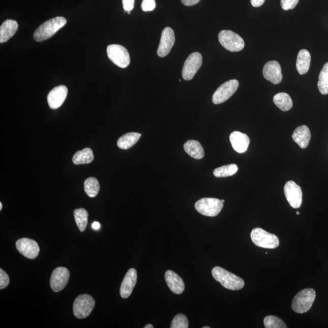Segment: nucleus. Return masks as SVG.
<instances>
[{
	"label": "nucleus",
	"mask_w": 328,
	"mask_h": 328,
	"mask_svg": "<svg viewBox=\"0 0 328 328\" xmlns=\"http://www.w3.org/2000/svg\"><path fill=\"white\" fill-rule=\"evenodd\" d=\"M273 101L281 110L287 111L292 108L293 102L291 98L285 93H280L275 95Z\"/></svg>",
	"instance_id": "obj_25"
},
{
	"label": "nucleus",
	"mask_w": 328,
	"mask_h": 328,
	"mask_svg": "<svg viewBox=\"0 0 328 328\" xmlns=\"http://www.w3.org/2000/svg\"><path fill=\"white\" fill-rule=\"evenodd\" d=\"M284 195L287 201L293 208H299L302 204L301 187L292 181L287 182L284 187Z\"/></svg>",
	"instance_id": "obj_11"
},
{
	"label": "nucleus",
	"mask_w": 328,
	"mask_h": 328,
	"mask_svg": "<svg viewBox=\"0 0 328 328\" xmlns=\"http://www.w3.org/2000/svg\"><path fill=\"white\" fill-rule=\"evenodd\" d=\"M17 22L12 20H7L3 22L0 27V43L7 42L15 35L18 29Z\"/></svg>",
	"instance_id": "obj_21"
},
{
	"label": "nucleus",
	"mask_w": 328,
	"mask_h": 328,
	"mask_svg": "<svg viewBox=\"0 0 328 328\" xmlns=\"http://www.w3.org/2000/svg\"><path fill=\"white\" fill-rule=\"evenodd\" d=\"M141 8L144 12H150L154 10L156 8L155 0H143Z\"/></svg>",
	"instance_id": "obj_34"
},
{
	"label": "nucleus",
	"mask_w": 328,
	"mask_h": 328,
	"mask_svg": "<svg viewBox=\"0 0 328 328\" xmlns=\"http://www.w3.org/2000/svg\"><path fill=\"white\" fill-rule=\"evenodd\" d=\"M311 61V54L308 50L302 49L299 51L296 67L300 74L304 75L308 73L310 67Z\"/></svg>",
	"instance_id": "obj_22"
},
{
	"label": "nucleus",
	"mask_w": 328,
	"mask_h": 328,
	"mask_svg": "<svg viewBox=\"0 0 328 328\" xmlns=\"http://www.w3.org/2000/svg\"><path fill=\"white\" fill-rule=\"evenodd\" d=\"M296 215H300V212H296Z\"/></svg>",
	"instance_id": "obj_43"
},
{
	"label": "nucleus",
	"mask_w": 328,
	"mask_h": 328,
	"mask_svg": "<svg viewBox=\"0 0 328 328\" xmlns=\"http://www.w3.org/2000/svg\"><path fill=\"white\" fill-rule=\"evenodd\" d=\"M265 0H251V4L254 7L258 8L264 4Z\"/></svg>",
	"instance_id": "obj_38"
},
{
	"label": "nucleus",
	"mask_w": 328,
	"mask_h": 328,
	"mask_svg": "<svg viewBox=\"0 0 328 328\" xmlns=\"http://www.w3.org/2000/svg\"><path fill=\"white\" fill-rule=\"evenodd\" d=\"M84 189L87 196L90 198H95L98 195L100 190V184L95 177H88L84 183Z\"/></svg>",
	"instance_id": "obj_28"
},
{
	"label": "nucleus",
	"mask_w": 328,
	"mask_h": 328,
	"mask_svg": "<svg viewBox=\"0 0 328 328\" xmlns=\"http://www.w3.org/2000/svg\"><path fill=\"white\" fill-rule=\"evenodd\" d=\"M202 64V55L195 52L190 54L184 63L183 69V77L185 80H191L198 73Z\"/></svg>",
	"instance_id": "obj_10"
},
{
	"label": "nucleus",
	"mask_w": 328,
	"mask_h": 328,
	"mask_svg": "<svg viewBox=\"0 0 328 328\" xmlns=\"http://www.w3.org/2000/svg\"><path fill=\"white\" fill-rule=\"evenodd\" d=\"M221 201H222V202H223V203L225 202V201H224V199H222V200H221Z\"/></svg>",
	"instance_id": "obj_44"
},
{
	"label": "nucleus",
	"mask_w": 328,
	"mask_h": 328,
	"mask_svg": "<svg viewBox=\"0 0 328 328\" xmlns=\"http://www.w3.org/2000/svg\"><path fill=\"white\" fill-rule=\"evenodd\" d=\"M2 208H3V204H2V202H0V211H2Z\"/></svg>",
	"instance_id": "obj_41"
},
{
	"label": "nucleus",
	"mask_w": 328,
	"mask_h": 328,
	"mask_svg": "<svg viewBox=\"0 0 328 328\" xmlns=\"http://www.w3.org/2000/svg\"><path fill=\"white\" fill-rule=\"evenodd\" d=\"M92 227L94 229L98 230L101 228V224H100L99 222H94L92 224Z\"/></svg>",
	"instance_id": "obj_39"
},
{
	"label": "nucleus",
	"mask_w": 328,
	"mask_h": 328,
	"mask_svg": "<svg viewBox=\"0 0 328 328\" xmlns=\"http://www.w3.org/2000/svg\"><path fill=\"white\" fill-rule=\"evenodd\" d=\"M165 279L170 289L176 294H181L185 289V284L181 277L172 271H167L165 274Z\"/></svg>",
	"instance_id": "obj_19"
},
{
	"label": "nucleus",
	"mask_w": 328,
	"mask_h": 328,
	"mask_svg": "<svg viewBox=\"0 0 328 328\" xmlns=\"http://www.w3.org/2000/svg\"><path fill=\"white\" fill-rule=\"evenodd\" d=\"M16 248L21 254L29 259H35L39 254L40 248L36 241L23 238L16 242Z\"/></svg>",
	"instance_id": "obj_13"
},
{
	"label": "nucleus",
	"mask_w": 328,
	"mask_h": 328,
	"mask_svg": "<svg viewBox=\"0 0 328 328\" xmlns=\"http://www.w3.org/2000/svg\"><path fill=\"white\" fill-rule=\"evenodd\" d=\"M264 325L265 328H286V324L280 318L274 315H268L264 319Z\"/></svg>",
	"instance_id": "obj_31"
},
{
	"label": "nucleus",
	"mask_w": 328,
	"mask_h": 328,
	"mask_svg": "<svg viewBox=\"0 0 328 328\" xmlns=\"http://www.w3.org/2000/svg\"><path fill=\"white\" fill-rule=\"evenodd\" d=\"M175 42L174 33L171 27H165L162 31L160 43L158 49V55L160 57L167 56L172 49Z\"/></svg>",
	"instance_id": "obj_14"
},
{
	"label": "nucleus",
	"mask_w": 328,
	"mask_h": 328,
	"mask_svg": "<svg viewBox=\"0 0 328 328\" xmlns=\"http://www.w3.org/2000/svg\"><path fill=\"white\" fill-rule=\"evenodd\" d=\"M299 0H281V6L283 10L288 11L297 5Z\"/></svg>",
	"instance_id": "obj_33"
},
{
	"label": "nucleus",
	"mask_w": 328,
	"mask_h": 328,
	"mask_svg": "<svg viewBox=\"0 0 328 328\" xmlns=\"http://www.w3.org/2000/svg\"><path fill=\"white\" fill-rule=\"evenodd\" d=\"M211 327L209 326H204L203 328H210Z\"/></svg>",
	"instance_id": "obj_42"
},
{
	"label": "nucleus",
	"mask_w": 328,
	"mask_h": 328,
	"mask_svg": "<svg viewBox=\"0 0 328 328\" xmlns=\"http://www.w3.org/2000/svg\"><path fill=\"white\" fill-rule=\"evenodd\" d=\"M171 328H188L189 321L186 315L182 314H177L171 322Z\"/></svg>",
	"instance_id": "obj_32"
},
{
	"label": "nucleus",
	"mask_w": 328,
	"mask_h": 328,
	"mask_svg": "<svg viewBox=\"0 0 328 328\" xmlns=\"http://www.w3.org/2000/svg\"><path fill=\"white\" fill-rule=\"evenodd\" d=\"M70 273L67 268L59 267L53 271L50 279V285L53 291L58 292L63 290L69 282Z\"/></svg>",
	"instance_id": "obj_12"
},
{
	"label": "nucleus",
	"mask_w": 328,
	"mask_h": 328,
	"mask_svg": "<svg viewBox=\"0 0 328 328\" xmlns=\"http://www.w3.org/2000/svg\"><path fill=\"white\" fill-rule=\"evenodd\" d=\"M67 20L63 17H57L45 22L37 28L34 34V39L40 42L54 35L59 29L67 24Z\"/></svg>",
	"instance_id": "obj_2"
},
{
	"label": "nucleus",
	"mask_w": 328,
	"mask_h": 328,
	"mask_svg": "<svg viewBox=\"0 0 328 328\" xmlns=\"http://www.w3.org/2000/svg\"><path fill=\"white\" fill-rule=\"evenodd\" d=\"M108 57L112 63L122 68H126L130 64L129 51L125 47L120 45H110L107 47Z\"/></svg>",
	"instance_id": "obj_8"
},
{
	"label": "nucleus",
	"mask_w": 328,
	"mask_h": 328,
	"mask_svg": "<svg viewBox=\"0 0 328 328\" xmlns=\"http://www.w3.org/2000/svg\"><path fill=\"white\" fill-rule=\"evenodd\" d=\"M74 216L79 230L80 232H84L87 226L88 213L85 208H77L74 212Z\"/></svg>",
	"instance_id": "obj_27"
},
{
	"label": "nucleus",
	"mask_w": 328,
	"mask_h": 328,
	"mask_svg": "<svg viewBox=\"0 0 328 328\" xmlns=\"http://www.w3.org/2000/svg\"><path fill=\"white\" fill-rule=\"evenodd\" d=\"M68 90L67 87L60 85L54 87L48 95V103L49 107L53 109L61 107L67 99Z\"/></svg>",
	"instance_id": "obj_16"
},
{
	"label": "nucleus",
	"mask_w": 328,
	"mask_h": 328,
	"mask_svg": "<svg viewBox=\"0 0 328 328\" xmlns=\"http://www.w3.org/2000/svg\"><path fill=\"white\" fill-rule=\"evenodd\" d=\"M223 208V202L217 198H204L197 201L195 208L204 216L214 217L220 213Z\"/></svg>",
	"instance_id": "obj_6"
},
{
	"label": "nucleus",
	"mask_w": 328,
	"mask_h": 328,
	"mask_svg": "<svg viewBox=\"0 0 328 328\" xmlns=\"http://www.w3.org/2000/svg\"><path fill=\"white\" fill-rule=\"evenodd\" d=\"M316 292L312 288H306L296 293L292 303V310L299 314L306 313L312 308Z\"/></svg>",
	"instance_id": "obj_3"
},
{
	"label": "nucleus",
	"mask_w": 328,
	"mask_h": 328,
	"mask_svg": "<svg viewBox=\"0 0 328 328\" xmlns=\"http://www.w3.org/2000/svg\"><path fill=\"white\" fill-rule=\"evenodd\" d=\"M200 2V0H181V3H183L184 5L187 6H191L198 4Z\"/></svg>",
	"instance_id": "obj_37"
},
{
	"label": "nucleus",
	"mask_w": 328,
	"mask_h": 328,
	"mask_svg": "<svg viewBox=\"0 0 328 328\" xmlns=\"http://www.w3.org/2000/svg\"><path fill=\"white\" fill-rule=\"evenodd\" d=\"M238 86V81L235 79L230 80L223 83L214 94L212 98L214 104H221L227 101L236 92Z\"/></svg>",
	"instance_id": "obj_9"
},
{
	"label": "nucleus",
	"mask_w": 328,
	"mask_h": 328,
	"mask_svg": "<svg viewBox=\"0 0 328 328\" xmlns=\"http://www.w3.org/2000/svg\"><path fill=\"white\" fill-rule=\"evenodd\" d=\"M252 242L260 248L276 249L279 246L280 242L274 234L270 233L261 228H255L251 233Z\"/></svg>",
	"instance_id": "obj_4"
},
{
	"label": "nucleus",
	"mask_w": 328,
	"mask_h": 328,
	"mask_svg": "<svg viewBox=\"0 0 328 328\" xmlns=\"http://www.w3.org/2000/svg\"><path fill=\"white\" fill-rule=\"evenodd\" d=\"M262 74L265 79L277 85L282 82L283 79L282 68L279 62L272 61L265 64Z\"/></svg>",
	"instance_id": "obj_15"
},
{
	"label": "nucleus",
	"mask_w": 328,
	"mask_h": 328,
	"mask_svg": "<svg viewBox=\"0 0 328 328\" xmlns=\"http://www.w3.org/2000/svg\"><path fill=\"white\" fill-rule=\"evenodd\" d=\"M95 306V301L92 296L87 294L78 296L74 302V315L77 318L83 319L89 316Z\"/></svg>",
	"instance_id": "obj_7"
},
{
	"label": "nucleus",
	"mask_w": 328,
	"mask_h": 328,
	"mask_svg": "<svg viewBox=\"0 0 328 328\" xmlns=\"http://www.w3.org/2000/svg\"><path fill=\"white\" fill-rule=\"evenodd\" d=\"M292 137L300 147L305 149L308 147L310 142L311 131L306 126H300L293 131Z\"/></svg>",
	"instance_id": "obj_20"
},
{
	"label": "nucleus",
	"mask_w": 328,
	"mask_h": 328,
	"mask_svg": "<svg viewBox=\"0 0 328 328\" xmlns=\"http://www.w3.org/2000/svg\"><path fill=\"white\" fill-rule=\"evenodd\" d=\"M9 284V278L8 275L1 269L0 270V289L6 288Z\"/></svg>",
	"instance_id": "obj_35"
},
{
	"label": "nucleus",
	"mask_w": 328,
	"mask_h": 328,
	"mask_svg": "<svg viewBox=\"0 0 328 328\" xmlns=\"http://www.w3.org/2000/svg\"><path fill=\"white\" fill-rule=\"evenodd\" d=\"M94 156L92 150L90 148H85L81 151H78L73 156V162L74 164H90L94 160Z\"/></svg>",
	"instance_id": "obj_26"
},
{
	"label": "nucleus",
	"mask_w": 328,
	"mask_h": 328,
	"mask_svg": "<svg viewBox=\"0 0 328 328\" xmlns=\"http://www.w3.org/2000/svg\"><path fill=\"white\" fill-rule=\"evenodd\" d=\"M238 170V166L236 164H232L216 168L214 171V174L215 177H225L233 176Z\"/></svg>",
	"instance_id": "obj_29"
},
{
	"label": "nucleus",
	"mask_w": 328,
	"mask_h": 328,
	"mask_svg": "<svg viewBox=\"0 0 328 328\" xmlns=\"http://www.w3.org/2000/svg\"><path fill=\"white\" fill-rule=\"evenodd\" d=\"M212 274L217 282L227 289L240 290L245 286V281L242 278L221 267H215L212 271Z\"/></svg>",
	"instance_id": "obj_1"
},
{
	"label": "nucleus",
	"mask_w": 328,
	"mask_h": 328,
	"mask_svg": "<svg viewBox=\"0 0 328 328\" xmlns=\"http://www.w3.org/2000/svg\"><path fill=\"white\" fill-rule=\"evenodd\" d=\"M219 41L225 49L231 52H239L245 48L242 37L231 31H221L218 35Z\"/></svg>",
	"instance_id": "obj_5"
},
{
	"label": "nucleus",
	"mask_w": 328,
	"mask_h": 328,
	"mask_svg": "<svg viewBox=\"0 0 328 328\" xmlns=\"http://www.w3.org/2000/svg\"><path fill=\"white\" fill-rule=\"evenodd\" d=\"M184 151L192 158L201 159L204 158V151L201 143L195 140H189L184 145Z\"/></svg>",
	"instance_id": "obj_23"
},
{
	"label": "nucleus",
	"mask_w": 328,
	"mask_h": 328,
	"mask_svg": "<svg viewBox=\"0 0 328 328\" xmlns=\"http://www.w3.org/2000/svg\"><path fill=\"white\" fill-rule=\"evenodd\" d=\"M135 0H123L124 10L127 12L132 11L134 8Z\"/></svg>",
	"instance_id": "obj_36"
},
{
	"label": "nucleus",
	"mask_w": 328,
	"mask_h": 328,
	"mask_svg": "<svg viewBox=\"0 0 328 328\" xmlns=\"http://www.w3.org/2000/svg\"><path fill=\"white\" fill-rule=\"evenodd\" d=\"M318 87L319 92L323 95L328 94V62L323 66L319 78H318Z\"/></svg>",
	"instance_id": "obj_30"
},
{
	"label": "nucleus",
	"mask_w": 328,
	"mask_h": 328,
	"mask_svg": "<svg viewBox=\"0 0 328 328\" xmlns=\"http://www.w3.org/2000/svg\"><path fill=\"white\" fill-rule=\"evenodd\" d=\"M153 327H154V326H153L152 324H146V325L144 326V328H153Z\"/></svg>",
	"instance_id": "obj_40"
},
{
	"label": "nucleus",
	"mask_w": 328,
	"mask_h": 328,
	"mask_svg": "<svg viewBox=\"0 0 328 328\" xmlns=\"http://www.w3.org/2000/svg\"><path fill=\"white\" fill-rule=\"evenodd\" d=\"M230 141L236 152L244 153L248 151L250 139L247 134L240 131H234L230 135Z\"/></svg>",
	"instance_id": "obj_18"
},
{
	"label": "nucleus",
	"mask_w": 328,
	"mask_h": 328,
	"mask_svg": "<svg viewBox=\"0 0 328 328\" xmlns=\"http://www.w3.org/2000/svg\"><path fill=\"white\" fill-rule=\"evenodd\" d=\"M137 279V271L134 269H130L127 272L121 284L120 294L122 298H129L133 292L135 287Z\"/></svg>",
	"instance_id": "obj_17"
},
{
	"label": "nucleus",
	"mask_w": 328,
	"mask_h": 328,
	"mask_svg": "<svg viewBox=\"0 0 328 328\" xmlns=\"http://www.w3.org/2000/svg\"><path fill=\"white\" fill-rule=\"evenodd\" d=\"M141 134L138 133L131 132L124 134L117 140L118 148L123 150L129 149L138 142Z\"/></svg>",
	"instance_id": "obj_24"
}]
</instances>
